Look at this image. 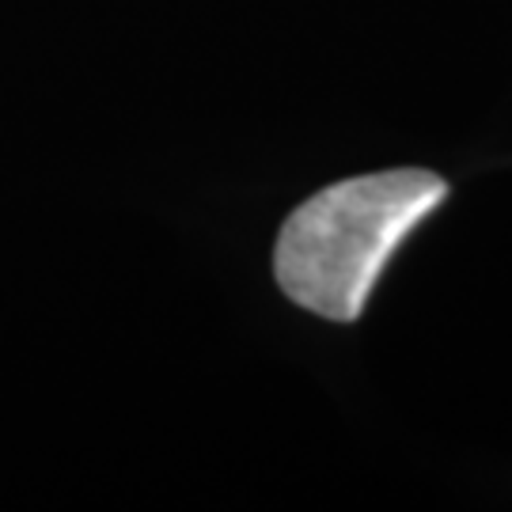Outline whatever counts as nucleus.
<instances>
[{
    "instance_id": "f257e3e1",
    "label": "nucleus",
    "mask_w": 512,
    "mask_h": 512,
    "mask_svg": "<svg viewBox=\"0 0 512 512\" xmlns=\"http://www.w3.org/2000/svg\"><path fill=\"white\" fill-rule=\"evenodd\" d=\"M448 194V183L421 171H376L311 194L281 224L274 274L293 304L334 323L361 319L387 258Z\"/></svg>"
}]
</instances>
